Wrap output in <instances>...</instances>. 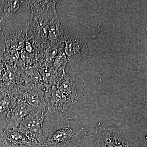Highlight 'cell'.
<instances>
[{"label": "cell", "instance_id": "cell-1", "mask_svg": "<svg viewBox=\"0 0 147 147\" xmlns=\"http://www.w3.org/2000/svg\"><path fill=\"white\" fill-rule=\"evenodd\" d=\"M51 123L43 124L42 147H82L88 137L85 127L76 116H57Z\"/></svg>", "mask_w": 147, "mask_h": 147}, {"label": "cell", "instance_id": "cell-2", "mask_svg": "<svg viewBox=\"0 0 147 147\" xmlns=\"http://www.w3.org/2000/svg\"><path fill=\"white\" fill-rule=\"evenodd\" d=\"M32 13L30 26L32 32V40L36 46H43L50 41L48 40L49 24L52 18L57 14L56 7L46 1H30Z\"/></svg>", "mask_w": 147, "mask_h": 147}, {"label": "cell", "instance_id": "cell-3", "mask_svg": "<svg viewBox=\"0 0 147 147\" xmlns=\"http://www.w3.org/2000/svg\"><path fill=\"white\" fill-rule=\"evenodd\" d=\"M47 113V110L32 111L21 121L17 128L36 147L44 146L43 123Z\"/></svg>", "mask_w": 147, "mask_h": 147}, {"label": "cell", "instance_id": "cell-4", "mask_svg": "<svg viewBox=\"0 0 147 147\" xmlns=\"http://www.w3.org/2000/svg\"><path fill=\"white\" fill-rule=\"evenodd\" d=\"M95 147H137L122 138L115 129L99 123L96 128Z\"/></svg>", "mask_w": 147, "mask_h": 147}, {"label": "cell", "instance_id": "cell-5", "mask_svg": "<svg viewBox=\"0 0 147 147\" xmlns=\"http://www.w3.org/2000/svg\"><path fill=\"white\" fill-rule=\"evenodd\" d=\"M64 43V51L69 61L78 62L86 57L88 46L81 36L69 32Z\"/></svg>", "mask_w": 147, "mask_h": 147}, {"label": "cell", "instance_id": "cell-6", "mask_svg": "<svg viewBox=\"0 0 147 147\" xmlns=\"http://www.w3.org/2000/svg\"><path fill=\"white\" fill-rule=\"evenodd\" d=\"M45 100L47 111L61 117L64 115L71 103L61 94L57 85H55L45 94Z\"/></svg>", "mask_w": 147, "mask_h": 147}, {"label": "cell", "instance_id": "cell-7", "mask_svg": "<svg viewBox=\"0 0 147 147\" xmlns=\"http://www.w3.org/2000/svg\"><path fill=\"white\" fill-rule=\"evenodd\" d=\"M0 123V147H36L18 128L8 129Z\"/></svg>", "mask_w": 147, "mask_h": 147}, {"label": "cell", "instance_id": "cell-8", "mask_svg": "<svg viewBox=\"0 0 147 147\" xmlns=\"http://www.w3.org/2000/svg\"><path fill=\"white\" fill-rule=\"evenodd\" d=\"M36 109L27 102L16 99L7 114L5 121L4 127L8 129L18 128V125L24 118L32 111Z\"/></svg>", "mask_w": 147, "mask_h": 147}, {"label": "cell", "instance_id": "cell-9", "mask_svg": "<svg viewBox=\"0 0 147 147\" xmlns=\"http://www.w3.org/2000/svg\"><path fill=\"white\" fill-rule=\"evenodd\" d=\"M69 33L68 29L59 19L58 14L51 19L49 24L48 40L51 44L60 47L64 43Z\"/></svg>", "mask_w": 147, "mask_h": 147}, {"label": "cell", "instance_id": "cell-10", "mask_svg": "<svg viewBox=\"0 0 147 147\" xmlns=\"http://www.w3.org/2000/svg\"><path fill=\"white\" fill-rule=\"evenodd\" d=\"M61 94L71 103L75 104L78 99L75 82L73 78L65 72L57 84Z\"/></svg>", "mask_w": 147, "mask_h": 147}, {"label": "cell", "instance_id": "cell-11", "mask_svg": "<svg viewBox=\"0 0 147 147\" xmlns=\"http://www.w3.org/2000/svg\"><path fill=\"white\" fill-rule=\"evenodd\" d=\"M40 110H47L45 100V94L42 90L38 89L29 90L22 93L16 98Z\"/></svg>", "mask_w": 147, "mask_h": 147}, {"label": "cell", "instance_id": "cell-12", "mask_svg": "<svg viewBox=\"0 0 147 147\" xmlns=\"http://www.w3.org/2000/svg\"><path fill=\"white\" fill-rule=\"evenodd\" d=\"M29 1H2L0 4V20L3 23L8 20L28 5Z\"/></svg>", "mask_w": 147, "mask_h": 147}, {"label": "cell", "instance_id": "cell-13", "mask_svg": "<svg viewBox=\"0 0 147 147\" xmlns=\"http://www.w3.org/2000/svg\"><path fill=\"white\" fill-rule=\"evenodd\" d=\"M64 44H62L60 47L59 53L52 64V68L55 71L60 74H63L65 72L66 65L69 61L64 51Z\"/></svg>", "mask_w": 147, "mask_h": 147}, {"label": "cell", "instance_id": "cell-14", "mask_svg": "<svg viewBox=\"0 0 147 147\" xmlns=\"http://www.w3.org/2000/svg\"><path fill=\"white\" fill-rule=\"evenodd\" d=\"M16 99L4 94H0V121L5 123L7 114Z\"/></svg>", "mask_w": 147, "mask_h": 147}, {"label": "cell", "instance_id": "cell-15", "mask_svg": "<svg viewBox=\"0 0 147 147\" xmlns=\"http://www.w3.org/2000/svg\"><path fill=\"white\" fill-rule=\"evenodd\" d=\"M60 47L51 44L50 42L48 45L47 48L45 49L44 54L42 55L43 59L47 63L50 64L52 65L53 61L59 53Z\"/></svg>", "mask_w": 147, "mask_h": 147}, {"label": "cell", "instance_id": "cell-16", "mask_svg": "<svg viewBox=\"0 0 147 147\" xmlns=\"http://www.w3.org/2000/svg\"><path fill=\"white\" fill-rule=\"evenodd\" d=\"M22 32L13 34L11 37V45L16 50H21L25 46L24 35L22 34Z\"/></svg>", "mask_w": 147, "mask_h": 147}, {"label": "cell", "instance_id": "cell-17", "mask_svg": "<svg viewBox=\"0 0 147 147\" xmlns=\"http://www.w3.org/2000/svg\"><path fill=\"white\" fill-rule=\"evenodd\" d=\"M26 50H27L28 53H32L33 52L32 47L30 43L29 42H26Z\"/></svg>", "mask_w": 147, "mask_h": 147}]
</instances>
